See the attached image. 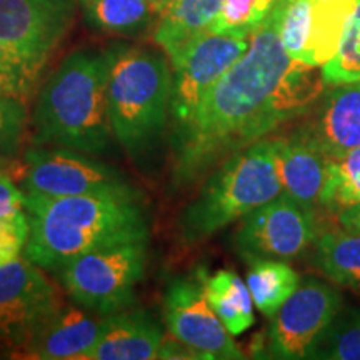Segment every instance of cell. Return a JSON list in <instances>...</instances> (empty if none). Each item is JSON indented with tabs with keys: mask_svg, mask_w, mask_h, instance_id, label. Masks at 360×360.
I'll list each match as a JSON object with an SVG mask.
<instances>
[{
	"mask_svg": "<svg viewBox=\"0 0 360 360\" xmlns=\"http://www.w3.org/2000/svg\"><path fill=\"white\" fill-rule=\"evenodd\" d=\"M315 265L328 281L360 292V233L335 229L315 240Z\"/></svg>",
	"mask_w": 360,
	"mask_h": 360,
	"instance_id": "obj_20",
	"label": "cell"
},
{
	"mask_svg": "<svg viewBox=\"0 0 360 360\" xmlns=\"http://www.w3.org/2000/svg\"><path fill=\"white\" fill-rule=\"evenodd\" d=\"M210 307L233 337L254 326V300L250 290L233 270L222 269L209 276L204 269L195 270Z\"/></svg>",
	"mask_w": 360,
	"mask_h": 360,
	"instance_id": "obj_19",
	"label": "cell"
},
{
	"mask_svg": "<svg viewBox=\"0 0 360 360\" xmlns=\"http://www.w3.org/2000/svg\"><path fill=\"white\" fill-rule=\"evenodd\" d=\"M317 212L281 193L247 214L236 233V250L245 262L290 260L317 240Z\"/></svg>",
	"mask_w": 360,
	"mask_h": 360,
	"instance_id": "obj_7",
	"label": "cell"
},
{
	"mask_svg": "<svg viewBox=\"0 0 360 360\" xmlns=\"http://www.w3.org/2000/svg\"><path fill=\"white\" fill-rule=\"evenodd\" d=\"M27 109L20 98L0 94V154L13 152L25 134Z\"/></svg>",
	"mask_w": 360,
	"mask_h": 360,
	"instance_id": "obj_30",
	"label": "cell"
},
{
	"mask_svg": "<svg viewBox=\"0 0 360 360\" xmlns=\"http://www.w3.org/2000/svg\"><path fill=\"white\" fill-rule=\"evenodd\" d=\"M360 202V147L342 159L328 160L321 204L328 212H339Z\"/></svg>",
	"mask_w": 360,
	"mask_h": 360,
	"instance_id": "obj_25",
	"label": "cell"
},
{
	"mask_svg": "<svg viewBox=\"0 0 360 360\" xmlns=\"http://www.w3.org/2000/svg\"><path fill=\"white\" fill-rule=\"evenodd\" d=\"M344 305L335 287L317 278L299 283L269 327V354L274 359H309L315 342Z\"/></svg>",
	"mask_w": 360,
	"mask_h": 360,
	"instance_id": "obj_10",
	"label": "cell"
},
{
	"mask_svg": "<svg viewBox=\"0 0 360 360\" xmlns=\"http://www.w3.org/2000/svg\"><path fill=\"white\" fill-rule=\"evenodd\" d=\"M357 0H312L305 64L322 67L335 56Z\"/></svg>",
	"mask_w": 360,
	"mask_h": 360,
	"instance_id": "obj_21",
	"label": "cell"
},
{
	"mask_svg": "<svg viewBox=\"0 0 360 360\" xmlns=\"http://www.w3.org/2000/svg\"><path fill=\"white\" fill-rule=\"evenodd\" d=\"M272 146L282 192L317 212V207H322L321 195L327 179V157L294 132L272 139Z\"/></svg>",
	"mask_w": 360,
	"mask_h": 360,
	"instance_id": "obj_17",
	"label": "cell"
},
{
	"mask_svg": "<svg viewBox=\"0 0 360 360\" xmlns=\"http://www.w3.org/2000/svg\"><path fill=\"white\" fill-rule=\"evenodd\" d=\"M164 319L174 339L192 349L199 359H244L232 334L207 300L197 272L192 278H175L164 297Z\"/></svg>",
	"mask_w": 360,
	"mask_h": 360,
	"instance_id": "obj_11",
	"label": "cell"
},
{
	"mask_svg": "<svg viewBox=\"0 0 360 360\" xmlns=\"http://www.w3.org/2000/svg\"><path fill=\"white\" fill-rule=\"evenodd\" d=\"M74 13L75 0H0V40L40 75Z\"/></svg>",
	"mask_w": 360,
	"mask_h": 360,
	"instance_id": "obj_13",
	"label": "cell"
},
{
	"mask_svg": "<svg viewBox=\"0 0 360 360\" xmlns=\"http://www.w3.org/2000/svg\"><path fill=\"white\" fill-rule=\"evenodd\" d=\"M125 186L127 180L119 170L74 148H30L25 154L27 195H85Z\"/></svg>",
	"mask_w": 360,
	"mask_h": 360,
	"instance_id": "obj_12",
	"label": "cell"
},
{
	"mask_svg": "<svg viewBox=\"0 0 360 360\" xmlns=\"http://www.w3.org/2000/svg\"><path fill=\"white\" fill-rule=\"evenodd\" d=\"M25 209V195L0 167V220L13 219Z\"/></svg>",
	"mask_w": 360,
	"mask_h": 360,
	"instance_id": "obj_32",
	"label": "cell"
},
{
	"mask_svg": "<svg viewBox=\"0 0 360 360\" xmlns=\"http://www.w3.org/2000/svg\"><path fill=\"white\" fill-rule=\"evenodd\" d=\"M147 2H150L152 4V6H154L155 8H157V11H162V7H164L165 6V2H167V0H147Z\"/></svg>",
	"mask_w": 360,
	"mask_h": 360,
	"instance_id": "obj_34",
	"label": "cell"
},
{
	"mask_svg": "<svg viewBox=\"0 0 360 360\" xmlns=\"http://www.w3.org/2000/svg\"><path fill=\"white\" fill-rule=\"evenodd\" d=\"M222 0H167L159 12L154 40L169 58L207 32L217 17Z\"/></svg>",
	"mask_w": 360,
	"mask_h": 360,
	"instance_id": "obj_18",
	"label": "cell"
},
{
	"mask_svg": "<svg viewBox=\"0 0 360 360\" xmlns=\"http://www.w3.org/2000/svg\"><path fill=\"white\" fill-rule=\"evenodd\" d=\"M0 167H2V162H0Z\"/></svg>",
	"mask_w": 360,
	"mask_h": 360,
	"instance_id": "obj_35",
	"label": "cell"
},
{
	"mask_svg": "<svg viewBox=\"0 0 360 360\" xmlns=\"http://www.w3.org/2000/svg\"><path fill=\"white\" fill-rule=\"evenodd\" d=\"M30 236V224L27 214L22 212L13 219L0 220V264L19 257L25 249Z\"/></svg>",
	"mask_w": 360,
	"mask_h": 360,
	"instance_id": "obj_31",
	"label": "cell"
},
{
	"mask_svg": "<svg viewBox=\"0 0 360 360\" xmlns=\"http://www.w3.org/2000/svg\"><path fill=\"white\" fill-rule=\"evenodd\" d=\"M39 74L0 40V94L27 101L34 92Z\"/></svg>",
	"mask_w": 360,
	"mask_h": 360,
	"instance_id": "obj_29",
	"label": "cell"
},
{
	"mask_svg": "<svg viewBox=\"0 0 360 360\" xmlns=\"http://www.w3.org/2000/svg\"><path fill=\"white\" fill-rule=\"evenodd\" d=\"M30 236L24 255L56 270L101 247L148 238L147 205L130 186L69 197L25 195Z\"/></svg>",
	"mask_w": 360,
	"mask_h": 360,
	"instance_id": "obj_2",
	"label": "cell"
},
{
	"mask_svg": "<svg viewBox=\"0 0 360 360\" xmlns=\"http://www.w3.org/2000/svg\"><path fill=\"white\" fill-rule=\"evenodd\" d=\"M281 193L272 139H262L225 159L210 175L180 214L179 236L184 244H195Z\"/></svg>",
	"mask_w": 360,
	"mask_h": 360,
	"instance_id": "obj_5",
	"label": "cell"
},
{
	"mask_svg": "<svg viewBox=\"0 0 360 360\" xmlns=\"http://www.w3.org/2000/svg\"><path fill=\"white\" fill-rule=\"evenodd\" d=\"M34 142L85 154L107 150L114 137L107 101L105 53L75 52L40 90L34 110Z\"/></svg>",
	"mask_w": 360,
	"mask_h": 360,
	"instance_id": "obj_3",
	"label": "cell"
},
{
	"mask_svg": "<svg viewBox=\"0 0 360 360\" xmlns=\"http://www.w3.org/2000/svg\"><path fill=\"white\" fill-rule=\"evenodd\" d=\"M249 42L250 37L207 30L170 58L174 69L170 97L174 129L191 119L212 85L244 56Z\"/></svg>",
	"mask_w": 360,
	"mask_h": 360,
	"instance_id": "obj_8",
	"label": "cell"
},
{
	"mask_svg": "<svg viewBox=\"0 0 360 360\" xmlns=\"http://www.w3.org/2000/svg\"><path fill=\"white\" fill-rule=\"evenodd\" d=\"M292 132L328 160L360 147V80L327 85Z\"/></svg>",
	"mask_w": 360,
	"mask_h": 360,
	"instance_id": "obj_14",
	"label": "cell"
},
{
	"mask_svg": "<svg viewBox=\"0 0 360 360\" xmlns=\"http://www.w3.org/2000/svg\"><path fill=\"white\" fill-rule=\"evenodd\" d=\"M309 359L360 360V309L342 305L315 342Z\"/></svg>",
	"mask_w": 360,
	"mask_h": 360,
	"instance_id": "obj_24",
	"label": "cell"
},
{
	"mask_svg": "<svg viewBox=\"0 0 360 360\" xmlns=\"http://www.w3.org/2000/svg\"><path fill=\"white\" fill-rule=\"evenodd\" d=\"M337 220H339L340 227L360 233V202L339 210Z\"/></svg>",
	"mask_w": 360,
	"mask_h": 360,
	"instance_id": "obj_33",
	"label": "cell"
},
{
	"mask_svg": "<svg viewBox=\"0 0 360 360\" xmlns=\"http://www.w3.org/2000/svg\"><path fill=\"white\" fill-rule=\"evenodd\" d=\"M276 0H222L209 30L217 34L250 37L267 19Z\"/></svg>",
	"mask_w": 360,
	"mask_h": 360,
	"instance_id": "obj_27",
	"label": "cell"
},
{
	"mask_svg": "<svg viewBox=\"0 0 360 360\" xmlns=\"http://www.w3.org/2000/svg\"><path fill=\"white\" fill-rule=\"evenodd\" d=\"M282 0L274 2L249 49L174 129L175 187H187L232 154L302 117L326 89L317 67L294 60L278 35Z\"/></svg>",
	"mask_w": 360,
	"mask_h": 360,
	"instance_id": "obj_1",
	"label": "cell"
},
{
	"mask_svg": "<svg viewBox=\"0 0 360 360\" xmlns=\"http://www.w3.org/2000/svg\"><path fill=\"white\" fill-rule=\"evenodd\" d=\"M101 322L87 309L62 305L17 350L22 359L67 360L84 359L96 345Z\"/></svg>",
	"mask_w": 360,
	"mask_h": 360,
	"instance_id": "obj_15",
	"label": "cell"
},
{
	"mask_svg": "<svg viewBox=\"0 0 360 360\" xmlns=\"http://www.w3.org/2000/svg\"><path fill=\"white\" fill-rule=\"evenodd\" d=\"M147 265V240L101 247L62 267L60 281L75 305L112 314L134 302L135 285Z\"/></svg>",
	"mask_w": 360,
	"mask_h": 360,
	"instance_id": "obj_6",
	"label": "cell"
},
{
	"mask_svg": "<svg viewBox=\"0 0 360 360\" xmlns=\"http://www.w3.org/2000/svg\"><path fill=\"white\" fill-rule=\"evenodd\" d=\"M312 19V0H282L278 35L285 52L294 60L304 62Z\"/></svg>",
	"mask_w": 360,
	"mask_h": 360,
	"instance_id": "obj_28",
	"label": "cell"
},
{
	"mask_svg": "<svg viewBox=\"0 0 360 360\" xmlns=\"http://www.w3.org/2000/svg\"><path fill=\"white\" fill-rule=\"evenodd\" d=\"M299 283L295 270L282 260H254L247 274V287L252 300L265 317H274L283 302L294 294Z\"/></svg>",
	"mask_w": 360,
	"mask_h": 360,
	"instance_id": "obj_23",
	"label": "cell"
},
{
	"mask_svg": "<svg viewBox=\"0 0 360 360\" xmlns=\"http://www.w3.org/2000/svg\"><path fill=\"white\" fill-rule=\"evenodd\" d=\"M60 307V295L37 265L25 257L0 264V344L17 352Z\"/></svg>",
	"mask_w": 360,
	"mask_h": 360,
	"instance_id": "obj_9",
	"label": "cell"
},
{
	"mask_svg": "<svg viewBox=\"0 0 360 360\" xmlns=\"http://www.w3.org/2000/svg\"><path fill=\"white\" fill-rule=\"evenodd\" d=\"M107 57V101L115 141L130 155L143 154L167 122L172 72L162 53L115 47Z\"/></svg>",
	"mask_w": 360,
	"mask_h": 360,
	"instance_id": "obj_4",
	"label": "cell"
},
{
	"mask_svg": "<svg viewBox=\"0 0 360 360\" xmlns=\"http://www.w3.org/2000/svg\"><path fill=\"white\" fill-rule=\"evenodd\" d=\"M164 334L159 323L143 310L107 314L101 322L97 342L85 360H150L159 359Z\"/></svg>",
	"mask_w": 360,
	"mask_h": 360,
	"instance_id": "obj_16",
	"label": "cell"
},
{
	"mask_svg": "<svg viewBox=\"0 0 360 360\" xmlns=\"http://www.w3.org/2000/svg\"><path fill=\"white\" fill-rule=\"evenodd\" d=\"M79 4L87 24L105 34H141L159 15L147 0H79Z\"/></svg>",
	"mask_w": 360,
	"mask_h": 360,
	"instance_id": "obj_22",
	"label": "cell"
},
{
	"mask_svg": "<svg viewBox=\"0 0 360 360\" xmlns=\"http://www.w3.org/2000/svg\"><path fill=\"white\" fill-rule=\"evenodd\" d=\"M322 79L326 87L360 80V0L345 25L335 56L322 65Z\"/></svg>",
	"mask_w": 360,
	"mask_h": 360,
	"instance_id": "obj_26",
	"label": "cell"
}]
</instances>
